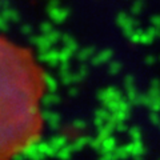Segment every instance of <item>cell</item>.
I'll list each match as a JSON object with an SVG mask.
<instances>
[{
	"instance_id": "1",
	"label": "cell",
	"mask_w": 160,
	"mask_h": 160,
	"mask_svg": "<svg viewBox=\"0 0 160 160\" xmlns=\"http://www.w3.org/2000/svg\"><path fill=\"white\" fill-rule=\"evenodd\" d=\"M44 88L32 55L0 36V160H16L42 138Z\"/></svg>"
}]
</instances>
